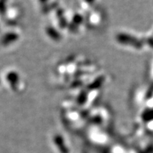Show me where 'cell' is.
<instances>
[{
  "label": "cell",
  "instance_id": "1",
  "mask_svg": "<svg viewBox=\"0 0 153 153\" xmlns=\"http://www.w3.org/2000/svg\"><path fill=\"white\" fill-rule=\"evenodd\" d=\"M116 41L118 43L125 45H131L136 48H140L142 46V43L137 38L126 33H118L116 36Z\"/></svg>",
  "mask_w": 153,
  "mask_h": 153
},
{
  "label": "cell",
  "instance_id": "2",
  "mask_svg": "<svg viewBox=\"0 0 153 153\" xmlns=\"http://www.w3.org/2000/svg\"><path fill=\"white\" fill-rule=\"evenodd\" d=\"M6 78L11 89L14 91H16L19 88V82H20V77H19V74L14 71H11L7 73Z\"/></svg>",
  "mask_w": 153,
  "mask_h": 153
},
{
  "label": "cell",
  "instance_id": "3",
  "mask_svg": "<svg viewBox=\"0 0 153 153\" xmlns=\"http://www.w3.org/2000/svg\"><path fill=\"white\" fill-rule=\"evenodd\" d=\"M53 141L60 153H69V150L67 148L65 140L62 135H55L53 137Z\"/></svg>",
  "mask_w": 153,
  "mask_h": 153
},
{
  "label": "cell",
  "instance_id": "4",
  "mask_svg": "<svg viewBox=\"0 0 153 153\" xmlns=\"http://www.w3.org/2000/svg\"><path fill=\"white\" fill-rule=\"evenodd\" d=\"M19 38L18 34L15 33H8L5 34L2 38V43L4 45H8L9 44L16 42Z\"/></svg>",
  "mask_w": 153,
  "mask_h": 153
},
{
  "label": "cell",
  "instance_id": "5",
  "mask_svg": "<svg viewBox=\"0 0 153 153\" xmlns=\"http://www.w3.org/2000/svg\"><path fill=\"white\" fill-rule=\"evenodd\" d=\"M46 33H47V35L50 38H52V39H53L55 41H59V40H60L61 38L60 34L59 33V32L57 31V30H55L53 27H51V26L47 27Z\"/></svg>",
  "mask_w": 153,
  "mask_h": 153
},
{
  "label": "cell",
  "instance_id": "6",
  "mask_svg": "<svg viewBox=\"0 0 153 153\" xmlns=\"http://www.w3.org/2000/svg\"><path fill=\"white\" fill-rule=\"evenodd\" d=\"M143 118L147 121L153 120V111H148L147 114H143Z\"/></svg>",
  "mask_w": 153,
  "mask_h": 153
},
{
  "label": "cell",
  "instance_id": "7",
  "mask_svg": "<svg viewBox=\"0 0 153 153\" xmlns=\"http://www.w3.org/2000/svg\"><path fill=\"white\" fill-rule=\"evenodd\" d=\"M87 98V97L86 96L85 94L82 93L81 94L79 95V97H78V103H79V104H84L86 101Z\"/></svg>",
  "mask_w": 153,
  "mask_h": 153
},
{
  "label": "cell",
  "instance_id": "8",
  "mask_svg": "<svg viewBox=\"0 0 153 153\" xmlns=\"http://www.w3.org/2000/svg\"><path fill=\"white\" fill-rule=\"evenodd\" d=\"M148 43H150V46L153 47V40L152 39H148Z\"/></svg>",
  "mask_w": 153,
  "mask_h": 153
}]
</instances>
